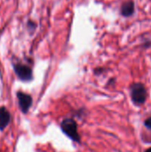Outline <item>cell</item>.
I'll return each instance as SVG.
<instances>
[{
    "instance_id": "obj_6",
    "label": "cell",
    "mask_w": 151,
    "mask_h": 152,
    "mask_svg": "<svg viewBox=\"0 0 151 152\" xmlns=\"http://www.w3.org/2000/svg\"><path fill=\"white\" fill-rule=\"evenodd\" d=\"M11 121V115L9 111L4 108H0V130L4 129Z\"/></svg>"
},
{
    "instance_id": "obj_9",
    "label": "cell",
    "mask_w": 151,
    "mask_h": 152,
    "mask_svg": "<svg viewBox=\"0 0 151 152\" xmlns=\"http://www.w3.org/2000/svg\"><path fill=\"white\" fill-rule=\"evenodd\" d=\"M145 152H151V148H150V149H148V150H147V151H146Z\"/></svg>"
},
{
    "instance_id": "obj_2",
    "label": "cell",
    "mask_w": 151,
    "mask_h": 152,
    "mask_svg": "<svg viewBox=\"0 0 151 152\" xmlns=\"http://www.w3.org/2000/svg\"><path fill=\"white\" fill-rule=\"evenodd\" d=\"M61 127L64 134H66L70 139L76 142H80V135L77 132V125L76 121L72 118H65L61 124Z\"/></svg>"
},
{
    "instance_id": "obj_7",
    "label": "cell",
    "mask_w": 151,
    "mask_h": 152,
    "mask_svg": "<svg viewBox=\"0 0 151 152\" xmlns=\"http://www.w3.org/2000/svg\"><path fill=\"white\" fill-rule=\"evenodd\" d=\"M144 126L148 128V129H150L151 130V118H149L148 119L145 120L144 122Z\"/></svg>"
},
{
    "instance_id": "obj_1",
    "label": "cell",
    "mask_w": 151,
    "mask_h": 152,
    "mask_svg": "<svg viewBox=\"0 0 151 152\" xmlns=\"http://www.w3.org/2000/svg\"><path fill=\"white\" fill-rule=\"evenodd\" d=\"M132 101L135 105H142L147 99V90L142 83H134L130 87Z\"/></svg>"
},
{
    "instance_id": "obj_3",
    "label": "cell",
    "mask_w": 151,
    "mask_h": 152,
    "mask_svg": "<svg viewBox=\"0 0 151 152\" xmlns=\"http://www.w3.org/2000/svg\"><path fill=\"white\" fill-rule=\"evenodd\" d=\"M13 69L17 77L22 81H30L33 77L31 68L26 64L16 63L13 65Z\"/></svg>"
},
{
    "instance_id": "obj_5",
    "label": "cell",
    "mask_w": 151,
    "mask_h": 152,
    "mask_svg": "<svg viewBox=\"0 0 151 152\" xmlns=\"http://www.w3.org/2000/svg\"><path fill=\"white\" fill-rule=\"evenodd\" d=\"M135 7H134V2L133 0H127L124 2L120 8V13L124 17H130L134 13Z\"/></svg>"
},
{
    "instance_id": "obj_8",
    "label": "cell",
    "mask_w": 151,
    "mask_h": 152,
    "mask_svg": "<svg viewBox=\"0 0 151 152\" xmlns=\"http://www.w3.org/2000/svg\"><path fill=\"white\" fill-rule=\"evenodd\" d=\"M28 27L29 28H33V29H35V28H36V24H35L34 22H32V21H28Z\"/></svg>"
},
{
    "instance_id": "obj_4",
    "label": "cell",
    "mask_w": 151,
    "mask_h": 152,
    "mask_svg": "<svg viewBox=\"0 0 151 152\" xmlns=\"http://www.w3.org/2000/svg\"><path fill=\"white\" fill-rule=\"evenodd\" d=\"M17 98L19 101V106L23 113H27L32 105V97L29 94H27L22 92L17 93Z\"/></svg>"
}]
</instances>
